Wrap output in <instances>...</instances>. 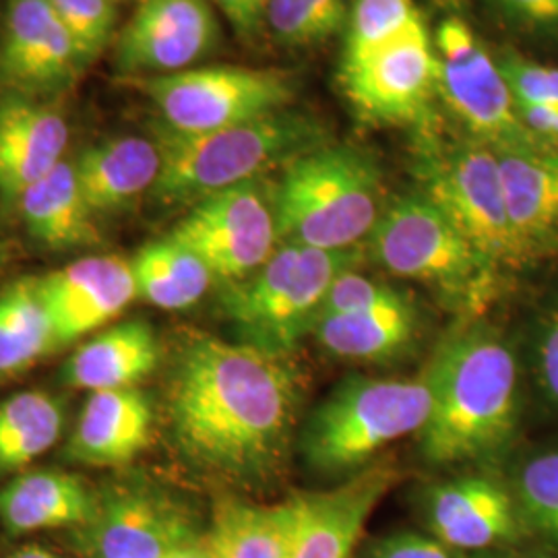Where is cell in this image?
Here are the masks:
<instances>
[{
  "label": "cell",
  "instance_id": "1",
  "mask_svg": "<svg viewBox=\"0 0 558 558\" xmlns=\"http://www.w3.org/2000/svg\"><path fill=\"white\" fill-rule=\"evenodd\" d=\"M296 410L299 379L283 356L209 336L182 348L170 420L182 453L203 470L265 478L290 447Z\"/></svg>",
  "mask_w": 558,
  "mask_h": 558
},
{
  "label": "cell",
  "instance_id": "2",
  "mask_svg": "<svg viewBox=\"0 0 558 558\" xmlns=\"http://www.w3.org/2000/svg\"><path fill=\"white\" fill-rule=\"evenodd\" d=\"M428 418L422 453L435 463L497 451L518 420V360L490 331H468L442 348L426 375Z\"/></svg>",
  "mask_w": 558,
  "mask_h": 558
},
{
  "label": "cell",
  "instance_id": "3",
  "mask_svg": "<svg viewBox=\"0 0 558 558\" xmlns=\"http://www.w3.org/2000/svg\"><path fill=\"white\" fill-rule=\"evenodd\" d=\"M274 207L281 242L356 248L383 214L379 168L352 145H317L288 161Z\"/></svg>",
  "mask_w": 558,
  "mask_h": 558
},
{
  "label": "cell",
  "instance_id": "4",
  "mask_svg": "<svg viewBox=\"0 0 558 558\" xmlns=\"http://www.w3.org/2000/svg\"><path fill=\"white\" fill-rule=\"evenodd\" d=\"M319 124L286 108L209 133H177L156 126L160 177L151 195L163 205L197 203L209 195L259 179L274 163H288L319 145Z\"/></svg>",
  "mask_w": 558,
  "mask_h": 558
},
{
  "label": "cell",
  "instance_id": "5",
  "mask_svg": "<svg viewBox=\"0 0 558 558\" xmlns=\"http://www.w3.org/2000/svg\"><path fill=\"white\" fill-rule=\"evenodd\" d=\"M428 408L426 375L418 379H345L306 422L304 458L320 474L356 472L387 445L420 433Z\"/></svg>",
  "mask_w": 558,
  "mask_h": 558
},
{
  "label": "cell",
  "instance_id": "6",
  "mask_svg": "<svg viewBox=\"0 0 558 558\" xmlns=\"http://www.w3.org/2000/svg\"><path fill=\"white\" fill-rule=\"evenodd\" d=\"M356 248L323 251L281 242L267 263L226 296L240 341L283 356L311 333L331 283L354 269Z\"/></svg>",
  "mask_w": 558,
  "mask_h": 558
},
{
  "label": "cell",
  "instance_id": "7",
  "mask_svg": "<svg viewBox=\"0 0 558 558\" xmlns=\"http://www.w3.org/2000/svg\"><path fill=\"white\" fill-rule=\"evenodd\" d=\"M371 251L389 274L416 279L461 302L482 299L495 274L458 226L422 193L383 207Z\"/></svg>",
  "mask_w": 558,
  "mask_h": 558
},
{
  "label": "cell",
  "instance_id": "8",
  "mask_svg": "<svg viewBox=\"0 0 558 558\" xmlns=\"http://www.w3.org/2000/svg\"><path fill=\"white\" fill-rule=\"evenodd\" d=\"M420 180L422 195L458 226L495 269L523 263L509 218L499 156L493 147L474 140L449 147L424 141Z\"/></svg>",
  "mask_w": 558,
  "mask_h": 558
},
{
  "label": "cell",
  "instance_id": "9",
  "mask_svg": "<svg viewBox=\"0 0 558 558\" xmlns=\"http://www.w3.org/2000/svg\"><path fill=\"white\" fill-rule=\"evenodd\" d=\"M177 133H209L283 110L294 96L292 77L276 69L197 66L170 75L126 80Z\"/></svg>",
  "mask_w": 558,
  "mask_h": 558
},
{
  "label": "cell",
  "instance_id": "10",
  "mask_svg": "<svg viewBox=\"0 0 558 558\" xmlns=\"http://www.w3.org/2000/svg\"><path fill=\"white\" fill-rule=\"evenodd\" d=\"M437 52L424 20L391 40L343 50L339 83L359 117L375 124H430L439 96Z\"/></svg>",
  "mask_w": 558,
  "mask_h": 558
},
{
  "label": "cell",
  "instance_id": "11",
  "mask_svg": "<svg viewBox=\"0 0 558 558\" xmlns=\"http://www.w3.org/2000/svg\"><path fill=\"white\" fill-rule=\"evenodd\" d=\"M433 44L437 52L439 98L472 140L495 151L539 145L519 120L499 60L490 57L468 21L445 17L435 29Z\"/></svg>",
  "mask_w": 558,
  "mask_h": 558
},
{
  "label": "cell",
  "instance_id": "12",
  "mask_svg": "<svg viewBox=\"0 0 558 558\" xmlns=\"http://www.w3.org/2000/svg\"><path fill=\"white\" fill-rule=\"evenodd\" d=\"M170 239L199 257L214 278H251L278 248L274 195L259 179L197 201Z\"/></svg>",
  "mask_w": 558,
  "mask_h": 558
},
{
  "label": "cell",
  "instance_id": "13",
  "mask_svg": "<svg viewBox=\"0 0 558 558\" xmlns=\"http://www.w3.org/2000/svg\"><path fill=\"white\" fill-rule=\"evenodd\" d=\"M75 534L83 558H166L197 539L179 502L135 482L96 493L94 511Z\"/></svg>",
  "mask_w": 558,
  "mask_h": 558
},
{
  "label": "cell",
  "instance_id": "14",
  "mask_svg": "<svg viewBox=\"0 0 558 558\" xmlns=\"http://www.w3.org/2000/svg\"><path fill=\"white\" fill-rule=\"evenodd\" d=\"M218 38L207 0H137L114 40V64L129 80L179 73L211 54Z\"/></svg>",
  "mask_w": 558,
  "mask_h": 558
},
{
  "label": "cell",
  "instance_id": "15",
  "mask_svg": "<svg viewBox=\"0 0 558 558\" xmlns=\"http://www.w3.org/2000/svg\"><path fill=\"white\" fill-rule=\"evenodd\" d=\"M77 44L48 0H9L0 38V92L52 98L80 77Z\"/></svg>",
  "mask_w": 558,
  "mask_h": 558
},
{
  "label": "cell",
  "instance_id": "16",
  "mask_svg": "<svg viewBox=\"0 0 558 558\" xmlns=\"http://www.w3.org/2000/svg\"><path fill=\"white\" fill-rule=\"evenodd\" d=\"M40 290L59 345L100 329L137 299L133 265L119 255L73 260L41 276Z\"/></svg>",
  "mask_w": 558,
  "mask_h": 558
},
{
  "label": "cell",
  "instance_id": "17",
  "mask_svg": "<svg viewBox=\"0 0 558 558\" xmlns=\"http://www.w3.org/2000/svg\"><path fill=\"white\" fill-rule=\"evenodd\" d=\"M396 482V470L375 465L333 490L292 497L296 523L290 558L354 557L368 519Z\"/></svg>",
  "mask_w": 558,
  "mask_h": 558
},
{
  "label": "cell",
  "instance_id": "18",
  "mask_svg": "<svg viewBox=\"0 0 558 558\" xmlns=\"http://www.w3.org/2000/svg\"><path fill=\"white\" fill-rule=\"evenodd\" d=\"M69 137V122L54 101L0 92V201L17 205L64 160Z\"/></svg>",
  "mask_w": 558,
  "mask_h": 558
},
{
  "label": "cell",
  "instance_id": "19",
  "mask_svg": "<svg viewBox=\"0 0 558 558\" xmlns=\"http://www.w3.org/2000/svg\"><path fill=\"white\" fill-rule=\"evenodd\" d=\"M426 519L449 548L482 550L519 536V509L499 482L486 476L449 480L430 490Z\"/></svg>",
  "mask_w": 558,
  "mask_h": 558
},
{
  "label": "cell",
  "instance_id": "20",
  "mask_svg": "<svg viewBox=\"0 0 558 558\" xmlns=\"http://www.w3.org/2000/svg\"><path fill=\"white\" fill-rule=\"evenodd\" d=\"M500 179L521 259L558 251V145L505 149Z\"/></svg>",
  "mask_w": 558,
  "mask_h": 558
},
{
  "label": "cell",
  "instance_id": "21",
  "mask_svg": "<svg viewBox=\"0 0 558 558\" xmlns=\"http://www.w3.org/2000/svg\"><path fill=\"white\" fill-rule=\"evenodd\" d=\"M151 433L154 410L140 389L94 391L71 433L66 458L87 465H122L147 449Z\"/></svg>",
  "mask_w": 558,
  "mask_h": 558
},
{
  "label": "cell",
  "instance_id": "22",
  "mask_svg": "<svg viewBox=\"0 0 558 558\" xmlns=\"http://www.w3.org/2000/svg\"><path fill=\"white\" fill-rule=\"evenodd\" d=\"M160 168L158 143L135 135L89 145L75 160L83 199L96 216L124 209L154 191Z\"/></svg>",
  "mask_w": 558,
  "mask_h": 558
},
{
  "label": "cell",
  "instance_id": "23",
  "mask_svg": "<svg viewBox=\"0 0 558 558\" xmlns=\"http://www.w3.org/2000/svg\"><path fill=\"white\" fill-rule=\"evenodd\" d=\"M96 493L85 480L60 470L20 474L0 488V523L11 536L81 527L94 511Z\"/></svg>",
  "mask_w": 558,
  "mask_h": 558
},
{
  "label": "cell",
  "instance_id": "24",
  "mask_svg": "<svg viewBox=\"0 0 558 558\" xmlns=\"http://www.w3.org/2000/svg\"><path fill=\"white\" fill-rule=\"evenodd\" d=\"M160 343L145 320H126L85 341L64 364V380L89 393L135 387L156 371Z\"/></svg>",
  "mask_w": 558,
  "mask_h": 558
},
{
  "label": "cell",
  "instance_id": "25",
  "mask_svg": "<svg viewBox=\"0 0 558 558\" xmlns=\"http://www.w3.org/2000/svg\"><path fill=\"white\" fill-rule=\"evenodd\" d=\"M27 234L50 251H71L100 242L96 214L83 199L75 161H60L17 201Z\"/></svg>",
  "mask_w": 558,
  "mask_h": 558
},
{
  "label": "cell",
  "instance_id": "26",
  "mask_svg": "<svg viewBox=\"0 0 558 558\" xmlns=\"http://www.w3.org/2000/svg\"><path fill=\"white\" fill-rule=\"evenodd\" d=\"M294 523L292 499L279 505L221 500L203 539L216 558H290Z\"/></svg>",
  "mask_w": 558,
  "mask_h": 558
},
{
  "label": "cell",
  "instance_id": "27",
  "mask_svg": "<svg viewBox=\"0 0 558 558\" xmlns=\"http://www.w3.org/2000/svg\"><path fill=\"white\" fill-rule=\"evenodd\" d=\"M416 319L414 304L403 296L379 308L323 317L311 333L338 359L385 360L414 339Z\"/></svg>",
  "mask_w": 558,
  "mask_h": 558
},
{
  "label": "cell",
  "instance_id": "28",
  "mask_svg": "<svg viewBox=\"0 0 558 558\" xmlns=\"http://www.w3.org/2000/svg\"><path fill=\"white\" fill-rule=\"evenodd\" d=\"M57 343L54 325L41 296L40 278H21L0 290V380L36 366Z\"/></svg>",
  "mask_w": 558,
  "mask_h": 558
},
{
  "label": "cell",
  "instance_id": "29",
  "mask_svg": "<svg viewBox=\"0 0 558 558\" xmlns=\"http://www.w3.org/2000/svg\"><path fill=\"white\" fill-rule=\"evenodd\" d=\"M131 265L137 299L163 311H182L197 304L214 279L193 251L170 236L147 242Z\"/></svg>",
  "mask_w": 558,
  "mask_h": 558
},
{
  "label": "cell",
  "instance_id": "30",
  "mask_svg": "<svg viewBox=\"0 0 558 558\" xmlns=\"http://www.w3.org/2000/svg\"><path fill=\"white\" fill-rule=\"evenodd\" d=\"M64 428L57 396L29 389L0 401V476H9L50 451Z\"/></svg>",
  "mask_w": 558,
  "mask_h": 558
},
{
  "label": "cell",
  "instance_id": "31",
  "mask_svg": "<svg viewBox=\"0 0 558 558\" xmlns=\"http://www.w3.org/2000/svg\"><path fill=\"white\" fill-rule=\"evenodd\" d=\"M521 519L558 544V451L530 459L518 478Z\"/></svg>",
  "mask_w": 558,
  "mask_h": 558
},
{
  "label": "cell",
  "instance_id": "32",
  "mask_svg": "<svg viewBox=\"0 0 558 558\" xmlns=\"http://www.w3.org/2000/svg\"><path fill=\"white\" fill-rule=\"evenodd\" d=\"M420 20L414 0H352L343 50L373 48L403 34Z\"/></svg>",
  "mask_w": 558,
  "mask_h": 558
},
{
  "label": "cell",
  "instance_id": "33",
  "mask_svg": "<svg viewBox=\"0 0 558 558\" xmlns=\"http://www.w3.org/2000/svg\"><path fill=\"white\" fill-rule=\"evenodd\" d=\"M77 44L83 64L98 59L114 40V0H48Z\"/></svg>",
  "mask_w": 558,
  "mask_h": 558
},
{
  "label": "cell",
  "instance_id": "34",
  "mask_svg": "<svg viewBox=\"0 0 558 558\" xmlns=\"http://www.w3.org/2000/svg\"><path fill=\"white\" fill-rule=\"evenodd\" d=\"M399 299H403V294L398 290L366 276H360L354 269H348L331 283L327 296L323 300L317 320L323 317H333V315L379 308Z\"/></svg>",
  "mask_w": 558,
  "mask_h": 558
},
{
  "label": "cell",
  "instance_id": "35",
  "mask_svg": "<svg viewBox=\"0 0 558 558\" xmlns=\"http://www.w3.org/2000/svg\"><path fill=\"white\" fill-rule=\"evenodd\" d=\"M515 104H558V69L507 54L499 60Z\"/></svg>",
  "mask_w": 558,
  "mask_h": 558
},
{
  "label": "cell",
  "instance_id": "36",
  "mask_svg": "<svg viewBox=\"0 0 558 558\" xmlns=\"http://www.w3.org/2000/svg\"><path fill=\"white\" fill-rule=\"evenodd\" d=\"M265 23L276 40L286 46H315L329 40L300 0H267Z\"/></svg>",
  "mask_w": 558,
  "mask_h": 558
},
{
  "label": "cell",
  "instance_id": "37",
  "mask_svg": "<svg viewBox=\"0 0 558 558\" xmlns=\"http://www.w3.org/2000/svg\"><path fill=\"white\" fill-rule=\"evenodd\" d=\"M364 558H456L451 548L435 536H422L412 532L380 538L368 548Z\"/></svg>",
  "mask_w": 558,
  "mask_h": 558
},
{
  "label": "cell",
  "instance_id": "38",
  "mask_svg": "<svg viewBox=\"0 0 558 558\" xmlns=\"http://www.w3.org/2000/svg\"><path fill=\"white\" fill-rule=\"evenodd\" d=\"M505 15L530 27L558 25V0H493Z\"/></svg>",
  "mask_w": 558,
  "mask_h": 558
},
{
  "label": "cell",
  "instance_id": "39",
  "mask_svg": "<svg viewBox=\"0 0 558 558\" xmlns=\"http://www.w3.org/2000/svg\"><path fill=\"white\" fill-rule=\"evenodd\" d=\"M539 380L546 396L558 403V306L539 339Z\"/></svg>",
  "mask_w": 558,
  "mask_h": 558
},
{
  "label": "cell",
  "instance_id": "40",
  "mask_svg": "<svg viewBox=\"0 0 558 558\" xmlns=\"http://www.w3.org/2000/svg\"><path fill=\"white\" fill-rule=\"evenodd\" d=\"M519 120L539 141L558 145V104H515Z\"/></svg>",
  "mask_w": 558,
  "mask_h": 558
},
{
  "label": "cell",
  "instance_id": "41",
  "mask_svg": "<svg viewBox=\"0 0 558 558\" xmlns=\"http://www.w3.org/2000/svg\"><path fill=\"white\" fill-rule=\"evenodd\" d=\"M218 7L230 23L239 29V34L251 38L255 36L265 21L267 0H216Z\"/></svg>",
  "mask_w": 558,
  "mask_h": 558
},
{
  "label": "cell",
  "instance_id": "42",
  "mask_svg": "<svg viewBox=\"0 0 558 558\" xmlns=\"http://www.w3.org/2000/svg\"><path fill=\"white\" fill-rule=\"evenodd\" d=\"M300 4L319 23L327 38L338 36L348 25L350 7L345 0H300Z\"/></svg>",
  "mask_w": 558,
  "mask_h": 558
},
{
  "label": "cell",
  "instance_id": "43",
  "mask_svg": "<svg viewBox=\"0 0 558 558\" xmlns=\"http://www.w3.org/2000/svg\"><path fill=\"white\" fill-rule=\"evenodd\" d=\"M166 558H216L211 555V550L207 548L205 539L197 538L189 544H182L174 553H170Z\"/></svg>",
  "mask_w": 558,
  "mask_h": 558
},
{
  "label": "cell",
  "instance_id": "44",
  "mask_svg": "<svg viewBox=\"0 0 558 558\" xmlns=\"http://www.w3.org/2000/svg\"><path fill=\"white\" fill-rule=\"evenodd\" d=\"M7 558H62L57 555V553H52V550H48V548H41L38 544H29V546H23L20 548L17 553H13L11 557Z\"/></svg>",
  "mask_w": 558,
  "mask_h": 558
},
{
  "label": "cell",
  "instance_id": "45",
  "mask_svg": "<svg viewBox=\"0 0 558 558\" xmlns=\"http://www.w3.org/2000/svg\"><path fill=\"white\" fill-rule=\"evenodd\" d=\"M114 2H120V0H114Z\"/></svg>",
  "mask_w": 558,
  "mask_h": 558
},
{
  "label": "cell",
  "instance_id": "46",
  "mask_svg": "<svg viewBox=\"0 0 558 558\" xmlns=\"http://www.w3.org/2000/svg\"><path fill=\"white\" fill-rule=\"evenodd\" d=\"M0 253H2V248H0Z\"/></svg>",
  "mask_w": 558,
  "mask_h": 558
}]
</instances>
